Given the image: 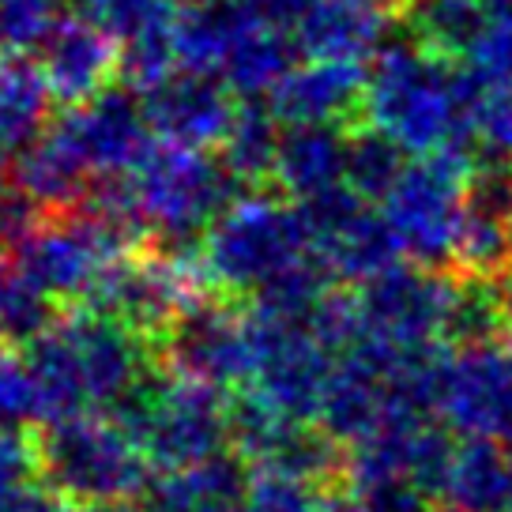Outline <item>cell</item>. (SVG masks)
Segmentation results:
<instances>
[{"label":"cell","mask_w":512,"mask_h":512,"mask_svg":"<svg viewBox=\"0 0 512 512\" xmlns=\"http://www.w3.org/2000/svg\"><path fill=\"white\" fill-rule=\"evenodd\" d=\"M373 61L362 106L369 125L392 132L411 155L437 147L479 151L486 80L471 64L437 57L407 34L392 38Z\"/></svg>","instance_id":"1"},{"label":"cell","mask_w":512,"mask_h":512,"mask_svg":"<svg viewBox=\"0 0 512 512\" xmlns=\"http://www.w3.org/2000/svg\"><path fill=\"white\" fill-rule=\"evenodd\" d=\"M479 159L482 155L471 147H437L411 159L400 185L384 200V215L396 226L407 260L426 268L452 264L464 192Z\"/></svg>","instance_id":"2"},{"label":"cell","mask_w":512,"mask_h":512,"mask_svg":"<svg viewBox=\"0 0 512 512\" xmlns=\"http://www.w3.org/2000/svg\"><path fill=\"white\" fill-rule=\"evenodd\" d=\"M42 460L53 490L91 505L121 501L144 482V460L136 448L102 422H61L49 433Z\"/></svg>","instance_id":"3"},{"label":"cell","mask_w":512,"mask_h":512,"mask_svg":"<svg viewBox=\"0 0 512 512\" xmlns=\"http://www.w3.org/2000/svg\"><path fill=\"white\" fill-rule=\"evenodd\" d=\"M452 279L456 275H448L445 268H426L411 260L362 283V332L392 347H426L445 339Z\"/></svg>","instance_id":"4"},{"label":"cell","mask_w":512,"mask_h":512,"mask_svg":"<svg viewBox=\"0 0 512 512\" xmlns=\"http://www.w3.org/2000/svg\"><path fill=\"white\" fill-rule=\"evenodd\" d=\"M512 407V347L509 343H479L452 347L437 418L464 437H497Z\"/></svg>","instance_id":"5"},{"label":"cell","mask_w":512,"mask_h":512,"mask_svg":"<svg viewBox=\"0 0 512 512\" xmlns=\"http://www.w3.org/2000/svg\"><path fill=\"white\" fill-rule=\"evenodd\" d=\"M309 241L313 234L305 226L302 211L275 208V204L241 208L215 241V264L234 283H272L275 275L302 260Z\"/></svg>","instance_id":"6"},{"label":"cell","mask_w":512,"mask_h":512,"mask_svg":"<svg viewBox=\"0 0 512 512\" xmlns=\"http://www.w3.org/2000/svg\"><path fill=\"white\" fill-rule=\"evenodd\" d=\"M392 19L396 12L377 0H313L298 23L302 46L313 57L362 64L392 42Z\"/></svg>","instance_id":"7"},{"label":"cell","mask_w":512,"mask_h":512,"mask_svg":"<svg viewBox=\"0 0 512 512\" xmlns=\"http://www.w3.org/2000/svg\"><path fill=\"white\" fill-rule=\"evenodd\" d=\"M369 76L354 61H320L290 72L275 91V110L294 125H339L366 106Z\"/></svg>","instance_id":"8"},{"label":"cell","mask_w":512,"mask_h":512,"mask_svg":"<svg viewBox=\"0 0 512 512\" xmlns=\"http://www.w3.org/2000/svg\"><path fill=\"white\" fill-rule=\"evenodd\" d=\"M403 34L448 61H467L494 23L490 0H403L396 8Z\"/></svg>","instance_id":"9"},{"label":"cell","mask_w":512,"mask_h":512,"mask_svg":"<svg viewBox=\"0 0 512 512\" xmlns=\"http://www.w3.org/2000/svg\"><path fill=\"white\" fill-rule=\"evenodd\" d=\"M320 268L328 275H339L347 283H369L377 275L392 272L403 264V241L388 215L377 211H358L351 223H343L336 234L320 238Z\"/></svg>","instance_id":"10"},{"label":"cell","mask_w":512,"mask_h":512,"mask_svg":"<svg viewBox=\"0 0 512 512\" xmlns=\"http://www.w3.org/2000/svg\"><path fill=\"white\" fill-rule=\"evenodd\" d=\"M497 437H467L445 479V505L460 512L512 509V452Z\"/></svg>","instance_id":"11"},{"label":"cell","mask_w":512,"mask_h":512,"mask_svg":"<svg viewBox=\"0 0 512 512\" xmlns=\"http://www.w3.org/2000/svg\"><path fill=\"white\" fill-rule=\"evenodd\" d=\"M223 437V415L211 400L177 396L162 400L144 430V448L162 464H192L215 452Z\"/></svg>","instance_id":"12"},{"label":"cell","mask_w":512,"mask_h":512,"mask_svg":"<svg viewBox=\"0 0 512 512\" xmlns=\"http://www.w3.org/2000/svg\"><path fill=\"white\" fill-rule=\"evenodd\" d=\"M347 144L351 136L339 125H298L279 140L275 174L294 196H313L347 181Z\"/></svg>","instance_id":"13"},{"label":"cell","mask_w":512,"mask_h":512,"mask_svg":"<svg viewBox=\"0 0 512 512\" xmlns=\"http://www.w3.org/2000/svg\"><path fill=\"white\" fill-rule=\"evenodd\" d=\"M452 302L445 317L448 347H479V343H501L509 328L505 290L501 275H471L452 272Z\"/></svg>","instance_id":"14"},{"label":"cell","mask_w":512,"mask_h":512,"mask_svg":"<svg viewBox=\"0 0 512 512\" xmlns=\"http://www.w3.org/2000/svg\"><path fill=\"white\" fill-rule=\"evenodd\" d=\"M407 147L384 132V128L369 125L362 132H351L347 144V185H351L362 200H377L384 204L388 192L400 185V177L407 174Z\"/></svg>","instance_id":"15"},{"label":"cell","mask_w":512,"mask_h":512,"mask_svg":"<svg viewBox=\"0 0 512 512\" xmlns=\"http://www.w3.org/2000/svg\"><path fill=\"white\" fill-rule=\"evenodd\" d=\"M162 512H230L245 501L241 467L223 456H208V464L189 467L181 479L159 490Z\"/></svg>","instance_id":"16"},{"label":"cell","mask_w":512,"mask_h":512,"mask_svg":"<svg viewBox=\"0 0 512 512\" xmlns=\"http://www.w3.org/2000/svg\"><path fill=\"white\" fill-rule=\"evenodd\" d=\"M336 497H328L324 482L287 475V471H268L245 490L241 512H332Z\"/></svg>","instance_id":"17"},{"label":"cell","mask_w":512,"mask_h":512,"mask_svg":"<svg viewBox=\"0 0 512 512\" xmlns=\"http://www.w3.org/2000/svg\"><path fill=\"white\" fill-rule=\"evenodd\" d=\"M479 155L512 162V76L486 80L479 110Z\"/></svg>","instance_id":"18"},{"label":"cell","mask_w":512,"mask_h":512,"mask_svg":"<svg viewBox=\"0 0 512 512\" xmlns=\"http://www.w3.org/2000/svg\"><path fill=\"white\" fill-rule=\"evenodd\" d=\"M98 68H102V46L91 31L53 42V83L72 87V95L87 91V83L95 80Z\"/></svg>","instance_id":"19"},{"label":"cell","mask_w":512,"mask_h":512,"mask_svg":"<svg viewBox=\"0 0 512 512\" xmlns=\"http://www.w3.org/2000/svg\"><path fill=\"white\" fill-rule=\"evenodd\" d=\"M467 64L479 72L482 80H509L512 76V19L494 16L490 31L482 34V42L475 53L467 57Z\"/></svg>","instance_id":"20"},{"label":"cell","mask_w":512,"mask_h":512,"mask_svg":"<svg viewBox=\"0 0 512 512\" xmlns=\"http://www.w3.org/2000/svg\"><path fill=\"white\" fill-rule=\"evenodd\" d=\"M234 166L245 174H264L268 166H275L279 159V140L272 136L268 121H245L234 132Z\"/></svg>","instance_id":"21"},{"label":"cell","mask_w":512,"mask_h":512,"mask_svg":"<svg viewBox=\"0 0 512 512\" xmlns=\"http://www.w3.org/2000/svg\"><path fill=\"white\" fill-rule=\"evenodd\" d=\"M23 471H27V452H23L16 441L0 437V509L23 490V486H19Z\"/></svg>","instance_id":"22"},{"label":"cell","mask_w":512,"mask_h":512,"mask_svg":"<svg viewBox=\"0 0 512 512\" xmlns=\"http://www.w3.org/2000/svg\"><path fill=\"white\" fill-rule=\"evenodd\" d=\"M313 0H249V8H256L264 19H275V23H294V19L305 16Z\"/></svg>","instance_id":"23"},{"label":"cell","mask_w":512,"mask_h":512,"mask_svg":"<svg viewBox=\"0 0 512 512\" xmlns=\"http://www.w3.org/2000/svg\"><path fill=\"white\" fill-rule=\"evenodd\" d=\"M0 512H61V505H57V497L46 494V490H19Z\"/></svg>","instance_id":"24"},{"label":"cell","mask_w":512,"mask_h":512,"mask_svg":"<svg viewBox=\"0 0 512 512\" xmlns=\"http://www.w3.org/2000/svg\"><path fill=\"white\" fill-rule=\"evenodd\" d=\"M501 290H505V309H509V328H505V343L512 347V272L501 275Z\"/></svg>","instance_id":"25"},{"label":"cell","mask_w":512,"mask_h":512,"mask_svg":"<svg viewBox=\"0 0 512 512\" xmlns=\"http://www.w3.org/2000/svg\"><path fill=\"white\" fill-rule=\"evenodd\" d=\"M91 512H136V509H128V505H117V501H106V505H95Z\"/></svg>","instance_id":"26"},{"label":"cell","mask_w":512,"mask_h":512,"mask_svg":"<svg viewBox=\"0 0 512 512\" xmlns=\"http://www.w3.org/2000/svg\"><path fill=\"white\" fill-rule=\"evenodd\" d=\"M377 4H384V8H392V12H396V8H400L403 0H377Z\"/></svg>","instance_id":"27"},{"label":"cell","mask_w":512,"mask_h":512,"mask_svg":"<svg viewBox=\"0 0 512 512\" xmlns=\"http://www.w3.org/2000/svg\"><path fill=\"white\" fill-rule=\"evenodd\" d=\"M430 512H460V509H452V505H445V509H430Z\"/></svg>","instance_id":"28"}]
</instances>
